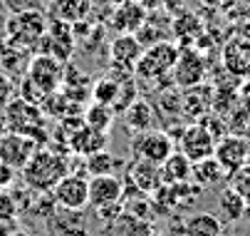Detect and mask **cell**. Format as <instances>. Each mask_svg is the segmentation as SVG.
<instances>
[{
    "instance_id": "obj_3",
    "label": "cell",
    "mask_w": 250,
    "mask_h": 236,
    "mask_svg": "<svg viewBox=\"0 0 250 236\" xmlns=\"http://www.w3.org/2000/svg\"><path fill=\"white\" fill-rule=\"evenodd\" d=\"M50 18L42 10H30V13H15L10 15L5 25V38L15 50H30L38 47L45 30H47Z\"/></svg>"
},
{
    "instance_id": "obj_41",
    "label": "cell",
    "mask_w": 250,
    "mask_h": 236,
    "mask_svg": "<svg viewBox=\"0 0 250 236\" xmlns=\"http://www.w3.org/2000/svg\"><path fill=\"white\" fill-rule=\"evenodd\" d=\"M8 132V127H5V119L3 117H0V137H3V134Z\"/></svg>"
},
{
    "instance_id": "obj_15",
    "label": "cell",
    "mask_w": 250,
    "mask_h": 236,
    "mask_svg": "<svg viewBox=\"0 0 250 236\" xmlns=\"http://www.w3.org/2000/svg\"><path fill=\"white\" fill-rule=\"evenodd\" d=\"M144 52V45L139 43L136 35H117L109 45V57H112V65L117 70H122L124 75H134V67Z\"/></svg>"
},
{
    "instance_id": "obj_10",
    "label": "cell",
    "mask_w": 250,
    "mask_h": 236,
    "mask_svg": "<svg viewBox=\"0 0 250 236\" xmlns=\"http://www.w3.org/2000/svg\"><path fill=\"white\" fill-rule=\"evenodd\" d=\"M206 77V60L201 57L198 50L186 47V50H178V60L171 70V80L176 82V87H196L201 85Z\"/></svg>"
},
{
    "instance_id": "obj_24",
    "label": "cell",
    "mask_w": 250,
    "mask_h": 236,
    "mask_svg": "<svg viewBox=\"0 0 250 236\" xmlns=\"http://www.w3.org/2000/svg\"><path fill=\"white\" fill-rule=\"evenodd\" d=\"M186 236H223V221L216 214H193L186 219Z\"/></svg>"
},
{
    "instance_id": "obj_42",
    "label": "cell",
    "mask_w": 250,
    "mask_h": 236,
    "mask_svg": "<svg viewBox=\"0 0 250 236\" xmlns=\"http://www.w3.org/2000/svg\"><path fill=\"white\" fill-rule=\"evenodd\" d=\"M10 236H30V234H27V231H22V229H15Z\"/></svg>"
},
{
    "instance_id": "obj_18",
    "label": "cell",
    "mask_w": 250,
    "mask_h": 236,
    "mask_svg": "<svg viewBox=\"0 0 250 236\" xmlns=\"http://www.w3.org/2000/svg\"><path fill=\"white\" fill-rule=\"evenodd\" d=\"M124 184L131 187V189H136V191L151 194L161 184V169H159V164H151V162H144V159H131V164L126 166Z\"/></svg>"
},
{
    "instance_id": "obj_39",
    "label": "cell",
    "mask_w": 250,
    "mask_h": 236,
    "mask_svg": "<svg viewBox=\"0 0 250 236\" xmlns=\"http://www.w3.org/2000/svg\"><path fill=\"white\" fill-rule=\"evenodd\" d=\"M238 35L250 40V20H248V25H240V27H238Z\"/></svg>"
},
{
    "instance_id": "obj_27",
    "label": "cell",
    "mask_w": 250,
    "mask_h": 236,
    "mask_svg": "<svg viewBox=\"0 0 250 236\" xmlns=\"http://www.w3.org/2000/svg\"><path fill=\"white\" fill-rule=\"evenodd\" d=\"M82 119H84L87 127L109 134V129H112V124H114V110H112V107H106V105L94 102V105H89V107L84 110Z\"/></svg>"
},
{
    "instance_id": "obj_22",
    "label": "cell",
    "mask_w": 250,
    "mask_h": 236,
    "mask_svg": "<svg viewBox=\"0 0 250 236\" xmlns=\"http://www.w3.org/2000/svg\"><path fill=\"white\" fill-rule=\"evenodd\" d=\"M191 159L186 154H181L178 149H173L166 162L159 166L161 169V182L164 184H181V182H188L191 179Z\"/></svg>"
},
{
    "instance_id": "obj_32",
    "label": "cell",
    "mask_w": 250,
    "mask_h": 236,
    "mask_svg": "<svg viewBox=\"0 0 250 236\" xmlns=\"http://www.w3.org/2000/svg\"><path fill=\"white\" fill-rule=\"evenodd\" d=\"M20 209H18V201L13 194L0 189V224H13L18 219Z\"/></svg>"
},
{
    "instance_id": "obj_12",
    "label": "cell",
    "mask_w": 250,
    "mask_h": 236,
    "mask_svg": "<svg viewBox=\"0 0 250 236\" xmlns=\"http://www.w3.org/2000/svg\"><path fill=\"white\" fill-rule=\"evenodd\" d=\"M213 157L221 164V169L226 172V179L228 174H233L238 166H243L248 162V140L243 134H223V137L216 142V149H213Z\"/></svg>"
},
{
    "instance_id": "obj_33",
    "label": "cell",
    "mask_w": 250,
    "mask_h": 236,
    "mask_svg": "<svg viewBox=\"0 0 250 236\" xmlns=\"http://www.w3.org/2000/svg\"><path fill=\"white\" fill-rule=\"evenodd\" d=\"M5 3V8L10 10V15L15 13H30V10H42V0H0Z\"/></svg>"
},
{
    "instance_id": "obj_20",
    "label": "cell",
    "mask_w": 250,
    "mask_h": 236,
    "mask_svg": "<svg viewBox=\"0 0 250 236\" xmlns=\"http://www.w3.org/2000/svg\"><path fill=\"white\" fill-rule=\"evenodd\" d=\"M92 13V0H50L47 3V18L62 20V23H82Z\"/></svg>"
},
{
    "instance_id": "obj_21",
    "label": "cell",
    "mask_w": 250,
    "mask_h": 236,
    "mask_svg": "<svg viewBox=\"0 0 250 236\" xmlns=\"http://www.w3.org/2000/svg\"><path fill=\"white\" fill-rule=\"evenodd\" d=\"M126 127L136 134V132H146V129H154V122H156V110L151 107L149 99L144 97H136L134 102L122 112Z\"/></svg>"
},
{
    "instance_id": "obj_40",
    "label": "cell",
    "mask_w": 250,
    "mask_h": 236,
    "mask_svg": "<svg viewBox=\"0 0 250 236\" xmlns=\"http://www.w3.org/2000/svg\"><path fill=\"white\" fill-rule=\"evenodd\" d=\"M10 224H0V236H10Z\"/></svg>"
},
{
    "instance_id": "obj_31",
    "label": "cell",
    "mask_w": 250,
    "mask_h": 236,
    "mask_svg": "<svg viewBox=\"0 0 250 236\" xmlns=\"http://www.w3.org/2000/svg\"><path fill=\"white\" fill-rule=\"evenodd\" d=\"M94 214L99 219V224L104 221L106 226H119V219L124 216V207L122 201H114V204H104V207H94Z\"/></svg>"
},
{
    "instance_id": "obj_16",
    "label": "cell",
    "mask_w": 250,
    "mask_h": 236,
    "mask_svg": "<svg viewBox=\"0 0 250 236\" xmlns=\"http://www.w3.org/2000/svg\"><path fill=\"white\" fill-rule=\"evenodd\" d=\"M223 67L235 77V80H248L250 77V40L248 38H233L223 45Z\"/></svg>"
},
{
    "instance_id": "obj_26",
    "label": "cell",
    "mask_w": 250,
    "mask_h": 236,
    "mask_svg": "<svg viewBox=\"0 0 250 236\" xmlns=\"http://www.w3.org/2000/svg\"><path fill=\"white\" fill-rule=\"evenodd\" d=\"M245 207H248V201H245L243 196H238L230 187H228V189H223V191H221V196H218V212H221L223 221L235 224V221L245 219Z\"/></svg>"
},
{
    "instance_id": "obj_2",
    "label": "cell",
    "mask_w": 250,
    "mask_h": 236,
    "mask_svg": "<svg viewBox=\"0 0 250 236\" xmlns=\"http://www.w3.org/2000/svg\"><path fill=\"white\" fill-rule=\"evenodd\" d=\"M69 172L67 159L52 149H38L32 159L25 164L22 177L30 189L35 191H52V187Z\"/></svg>"
},
{
    "instance_id": "obj_19",
    "label": "cell",
    "mask_w": 250,
    "mask_h": 236,
    "mask_svg": "<svg viewBox=\"0 0 250 236\" xmlns=\"http://www.w3.org/2000/svg\"><path fill=\"white\" fill-rule=\"evenodd\" d=\"M67 142H69V149H72L77 157H84V159H87V157H92V154L106 149L109 134L99 132V129H92V127H87V124L82 122V124L67 137Z\"/></svg>"
},
{
    "instance_id": "obj_38",
    "label": "cell",
    "mask_w": 250,
    "mask_h": 236,
    "mask_svg": "<svg viewBox=\"0 0 250 236\" xmlns=\"http://www.w3.org/2000/svg\"><path fill=\"white\" fill-rule=\"evenodd\" d=\"M136 3H139L141 8H144V10L151 15V13H156V10H161V8L166 5V0H136Z\"/></svg>"
},
{
    "instance_id": "obj_7",
    "label": "cell",
    "mask_w": 250,
    "mask_h": 236,
    "mask_svg": "<svg viewBox=\"0 0 250 236\" xmlns=\"http://www.w3.org/2000/svg\"><path fill=\"white\" fill-rule=\"evenodd\" d=\"M62 75H64V62H60L50 55H42V52L38 57H32V62L27 65V82L42 97L50 92H60Z\"/></svg>"
},
{
    "instance_id": "obj_4",
    "label": "cell",
    "mask_w": 250,
    "mask_h": 236,
    "mask_svg": "<svg viewBox=\"0 0 250 236\" xmlns=\"http://www.w3.org/2000/svg\"><path fill=\"white\" fill-rule=\"evenodd\" d=\"M52 199L60 209H75L84 212L89 207V177H82L77 172H67L55 187H52Z\"/></svg>"
},
{
    "instance_id": "obj_43",
    "label": "cell",
    "mask_w": 250,
    "mask_h": 236,
    "mask_svg": "<svg viewBox=\"0 0 250 236\" xmlns=\"http://www.w3.org/2000/svg\"><path fill=\"white\" fill-rule=\"evenodd\" d=\"M112 3H114V5H122V3H126V0H112Z\"/></svg>"
},
{
    "instance_id": "obj_34",
    "label": "cell",
    "mask_w": 250,
    "mask_h": 236,
    "mask_svg": "<svg viewBox=\"0 0 250 236\" xmlns=\"http://www.w3.org/2000/svg\"><path fill=\"white\" fill-rule=\"evenodd\" d=\"M13 99V82L8 77V72L0 70V107H5Z\"/></svg>"
},
{
    "instance_id": "obj_30",
    "label": "cell",
    "mask_w": 250,
    "mask_h": 236,
    "mask_svg": "<svg viewBox=\"0 0 250 236\" xmlns=\"http://www.w3.org/2000/svg\"><path fill=\"white\" fill-rule=\"evenodd\" d=\"M228 187L238 196H243L245 201H250V162H245L243 166H238L233 174H228Z\"/></svg>"
},
{
    "instance_id": "obj_9",
    "label": "cell",
    "mask_w": 250,
    "mask_h": 236,
    "mask_svg": "<svg viewBox=\"0 0 250 236\" xmlns=\"http://www.w3.org/2000/svg\"><path fill=\"white\" fill-rule=\"evenodd\" d=\"M38 140L27 137L20 132H5L0 137V162L13 166L15 172H22L25 164L32 159V154L38 152Z\"/></svg>"
},
{
    "instance_id": "obj_6",
    "label": "cell",
    "mask_w": 250,
    "mask_h": 236,
    "mask_svg": "<svg viewBox=\"0 0 250 236\" xmlns=\"http://www.w3.org/2000/svg\"><path fill=\"white\" fill-rule=\"evenodd\" d=\"M5 127L8 132H20L27 137L38 140V132L42 129V110L27 99H10L5 105Z\"/></svg>"
},
{
    "instance_id": "obj_8",
    "label": "cell",
    "mask_w": 250,
    "mask_h": 236,
    "mask_svg": "<svg viewBox=\"0 0 250 236\" xmlns=\"http://www.w3.org/2000/svg\"><path fill=\"white\" fill-rule=\"evenodd\" d=\"M75 35H72V25L69 23H62V20H55L50 18L47 23V30L40 40V52L42 55H50L60 62H69L75 52Z\"/></svg>"
},
{
    "instance_id": "obj_28",
    "label": "cell",
    "mask_w": 250,
    "mask_h": 236,
    "mask_svg": "<svg viewBox=\"0 0 250 236\" xmlns=\"http://www.w3.org/2000/svg\"><path fill=\"white\" fill-rule=\"evenodd\" d=\"M117 92H119V77H102L92 82V102L112 107L117 102Z\"/></svg>"
},
{
    "instance_id": "obj_36",
    "label": "cell",
    "mask_w": 250,
    "mask_h": 236,
    "mask_svg": "<svg viewBox=\"0 0 250 236\" xmlns=\"http://www.w3.org/2000/svg\"><path fill=\"white\" fill-rule=\"evenodd\" d=\"M238 99H240V110L245 112V117H248V122H250V82H245V85L240 87Z\"/></svg>"
},
{
    "instance_id": "obj_25",
    "label": "cell",
    "mask_w": 250,
    "mask_h": 236,
    "mask_svg": "<svg viewBox=\"0 0 250 236\" xmlns=\"http://www.w3.org/2000/svg\"><path fill=\"white\" fill-rule=\"evenodd\" d=\"M119 166H124V162H119V157H114L109 149H102L92 157L84 159V169L87 177H102V174H117Z\"/></svg>"
},
{
    "instance_id": "obj_14",
    "label": "cell",
    "mask_w": 250,
    "mask_h": 236,
    "mask_svg": "<svg viewBox=\"0 0 250 236\" xmlns=\"http://www.w3.org/2000/svg\"><path fill=\"white\" fill-rule=\"evenodd\" d=\"M146 18H149V13L136 0H126L122 5H114V10L109 15V27L117 35H136L139 27L146 23Z\"/></svg>"
},
{
    "instance_id": "obj_29",
    "label": "cell",
    "mask_w": 250,
    "mask_h": 236,
    "mask_svg": "<svg viewBox=\"0 0 250 236\" xmlns=\"http://www.w3.org/2000/svg\"><path fill=\"white\" fill-rule=\"evenodd\" d=\"M119 229H122V236H156V226L151 221L131 219L126 214L119 219Z\"/></svg>"
},
{
    "instance_id": "obj_35",
    "label": "cell",
    "mask_w": 250,
    "mask_h": 236,
    "mask_svg": "<svg viewBox=\"0 0 250 236\" xmlns=\"http://www.w3.org/2000/svg\"><path fill=\"white\" fill-rule=\"evenodd\" d=\"M164 236H186V221H181V219H168Z\"/></svg>"
},
{
    "instance_id": "obj_23",
    "label": "cell",
    "mask_w": 250,
    "mask_h": 236,
    "mask_svg": "<svg viewBox=\"0 0 250 236\" xmlns=\"http://www.w3.org/2000/svg\"><path fill=\"white\" fill-rule=\"evenodd\" d=\"M191 179L198 187H210V184H218L226 179V172L221 169V164L216 162V157H206L191 164Z\"/></svg>"
},
{
    "instance_id": "obj_44",
    "label": "cell",
    "mask_w": 250,
    "mask_h": 236,
    "mask_svg": "<svg viewBox=\"0 0 250 236\" xmlns=\"http://www.w3.org/2000/svg\"><path fill=\"white\" fill-rule=\"evenodd\" d=\"M156 236H159V234H156Z\"/></svg>"
},
{
    "instance_id": "obj_11",
    "label": "cell",
    "mask_w": 250,
    "mask_h": 236,
    "mask_svg": "<svg viewBox=\"0 0 250 236\" xmlns=\"http://www.w3.org/2000/svg\"><path fill=\"white\" fill-rule=\"evenodd\" d=\"M216 137L210 134V129L201 122L196 124H188L184 132H181V140H178V152L186 154L191 162H198V159H206V157H213V149H216Z\"/></svg>"
},
{
    "instance_id": "obj_17",
    "label": "cell",
    "mask_w": 250,
    "mask_h": 236,
    "mask_svg": "<svg viewBox=\"0 0 250 236\" xmlns=\"http://www.w3.org/2000/svg\"><path fill=\"white\" fill-rule=\"evenodd\" d=\"M124 196V179L117 174H102V177H89V207H104L122 201Z\"/></svg>"
},
{
    "instance_id": "obj_13",
    "label": "cell",
    "mask_w": 250,
    "mask_h": 236,
    "mask_svg": "<svg viewBox=\"0 0 250 236\" xmlns=\"http://www.w3.org/2000/svg\"><path fill=\"white\" fill-rule=\"evenodd\" d=\"M45 234L47 236H89V229L82 212L57 207L55 214L45 219Z\"/></svg>"
},
{
    "instance_id": "obj_5",
    "label": "cell",
    "mask_w": 250,
    "mask_h": 236,
    "mask_svg": "<svg viewBox=\"0 0 250 236\" xmlns=\"http://www.w3.org/2000/svg\"><path fill=\"white\" fill-rule=\"evenodd\" d=\"M171 152H173V140H171V134H166L161 129L136 132L131 140V157L134 159H144V162L161 166Z\"/></svg>"
},
{
    "instance_id": "obj_37",
    "label": "cell",
    "mask_w": 250,
    "mask_h": 236,
    "mask_svg": "<svg viewBox=\"0 0 250 236\" xmlns=\"http://www.w3.org/2000/svg\"><path fill=\"white\" fill-rule=\"evenodd\" d=\"M13 179H15V169H13V166H8V164L0 162V187H8Z\"/></svg>"
},
{
    "instance_id": "obj_1",
    "label": "cell",
    "mask_w": 250,
    "mask_h": 236,
    "mask_svg": "<svg viewBox=\"0 0 250 236\" xmlns=\"http://www.w3.org/2000/svg\"><path fill=\"white\" fill-rule=\"evenodd\" d=\"M178 50L181 47L171 40H159L154 45H146L134 67V77L146 85H156V82L171 77V70L178 60Z\"/></svg>"
}]
</instances>
